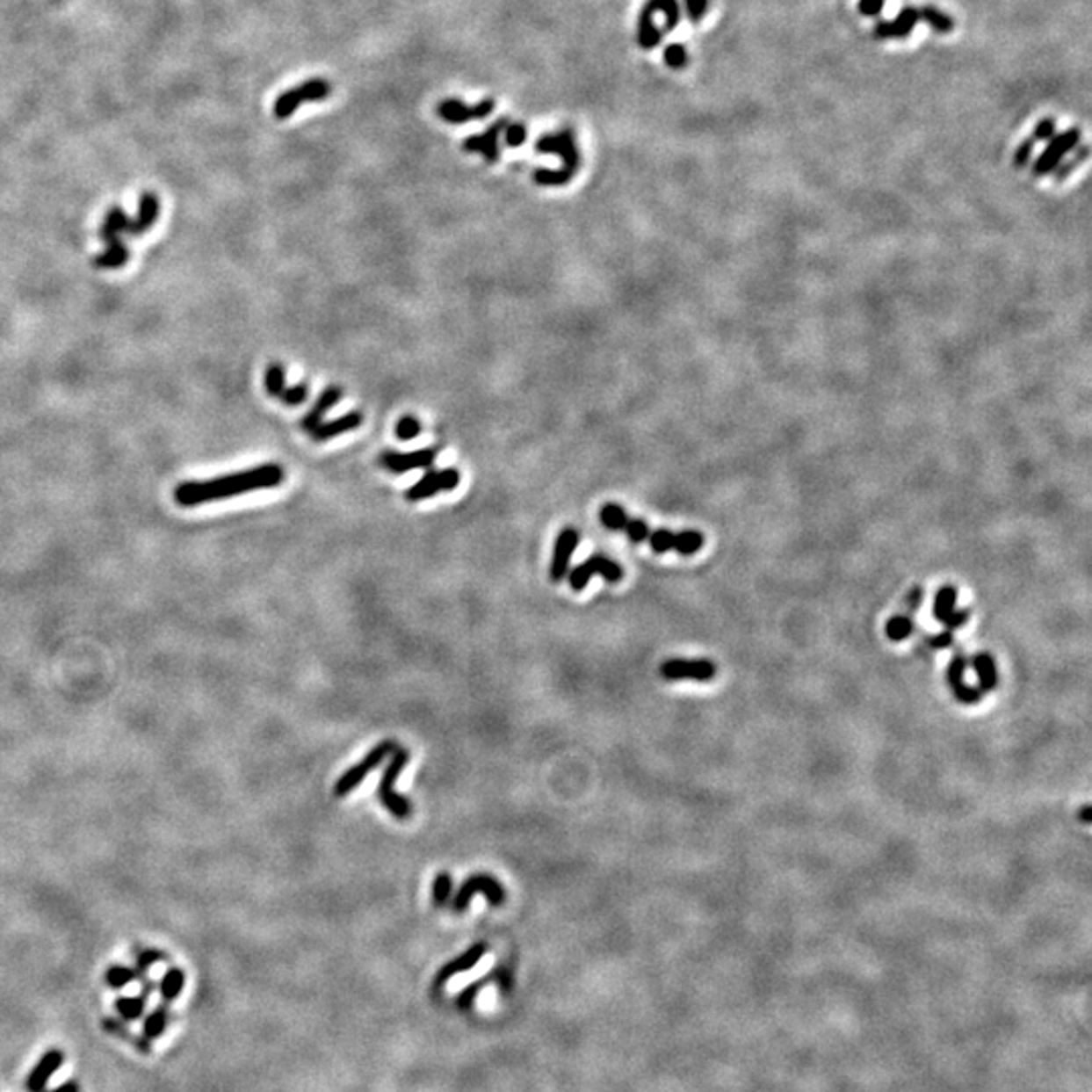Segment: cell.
Instances as JSON below:
<instances>
[{"instance_id":"obj_1","label":"cell","mask_w":1092,"mask_h":1092,"mask_svg":"<svg viewBox=\"0 0 1092 1092\" xmlns=\"http://www.w3.org/2000/svg\"><path fill=\"white\" fill-rule=\"evenodd\" d=\"M284 480L286 472L279 464H264L251 467V470L221 475V478L205 481H183V484L174 488V500H177L178 506L192 508L209 504L213 500H223L231 498V495L276 488Z\"/></svg>"},{"instance_id":"obj_2","label":"cell","mask_w":1092,"mask_h":1092,"mask_svg":"<svg viewBox=\"0 0 1092 1092\" xmlns=\"http://www.w3.org/2000/svg\"><path fill=\"white\" fill-rule=\"evenodd\" d=\"M534 150L539 154H554V156L562 158V169L559 170H548V169L534 170L532 177H534L536 184L562 186V184L571 183L575 174L579 172L581 154H579L577 142H575V136L571 130H562L559 134H548V136H542L539 142H536Z\"/></svg>"},{"instance_id":"obj_3","label":"cell","mask_w":1092,"mask_h":1092,"mask_svg":"<svg viewBox=\"0 0 1092 1092\" xmlns=\"http://www.w3.org/2000/svg\"><path fill=\"white\" fill-rule=\"evenodd\" d=\"M407 763H409V753L405 748L399 747L393 753V759L388 761L385 773L380 775L379 789H377L379 799L385 806L387 812L394 817H399V820H405V817L411 815V803H409L407 797L399 795L397 789H394V783H397L399 775L403 773Z\"/></svg>"},{"instance_id":"obj_4","label":"cell","mask_w":1092,"mask_h":1092,"mask_svg":"<svg viewBox=\"0 0 1092 1092\" xmlns=\"http://www.w3.org/2000/svg\"><path fill=\"white\" fill-rule=\"evenodd\" d=\"M399 748V745L394 741H383L374 747L371 753H368L363 761L357 763V765L348 769L343 775L338 777V781L334 783V795L336 797H346L351 792H354L360 783H363L368 775H371L374 769L380 767L385 763V759H388L394 750Z\"/></svg>"},{"instance_id":"obj_5","label":"cell","mask_w":1092,"mask_h":1092,"mask_svg":"<svg viewBox=\"0 0 1092 1092\" xmlns=\"http://www.w3.org/2000/svg\"><path fill=\"white\" fill-rule=\"evenodd\" d=\"M328 93H330V83L326 79H307L306 83L292 87V90L281 93L276 99V104H273V113H276L278 119H287L300 105L322 102V99L328 98Z\"/></svg>"},{"instance_id":"obj_6","label":"cell","mask_w":1092,"mask_h":1092,"mask_svg":"<svg viewBox=\"0 0 1092 1092\" xmlns=\"http://www.w3.org/2000/svg\"><path fill=\"white\" fill-rule=\"evenodd\" d=\"M481 894L486 896V900L492 904V907H500L502 902L506 900V893L504 886L494 879L490 874H474L467 879L461 888L458 890V896L453 899V913H466L467 904H470L472 896Z\"/></svg>"},{"instance_id":"obj_7","label":"cell","mask_w":1092,"mask_h":1092,"mask_svg":"<svg viewBox=\"0 0 1092 1092\" xmlns=\"http://www.w3.org/2000/svg\"><path fill=\"white\" fill-rule=\"evenodd\" d=\"M1078 142H1081V128H1068L1067 132H1062L1060 136H1052L1046 150H1044L1034 163L1031 174H1034V177H1046V174L1054 170L1056 166L1076 148Z\"/></svg>"},{"instance_id":"obj_8","label":"cell","mask_w":1092,"mask_h":1092,"mask_svg":"<svg viewBox=\"0 0 1092 1092\" xmlns=\"http://www.w3.org/2000/svg\"><path fill=\"white\" fill-rule=\"evenodd\" d=\"M593 575H601L607 582H619L623 579V568L615 560L603 557V554H593V557H589L579 567L573 568L571 575H568V585H571L573 591H582Z\"/></svg>"},{"instance_id":"obj_9","label":"cell","mask_w":1092,"mask_h":1092,"mask_svg":"<svg viewBox=\"0 0 1092 1092\" xmlns=\"http://www.w3.org/2000/svg\"><path fill=\"white\" fill-rule=\"evenodd\" d=\"M461 480L459 472L455 467H445V470H431L427 472L423 478H421L417 484H413L409 490L405 492V498L409 502H421L427 498H433L439 492H452L458 488Z\"/></svg>"},{"instance_id":"obj_10","label":"cell","mask_w":1092,"mask_h":1092,"mask_svg":"<svg viewBox=\"0 0 1092 1092\" xmlns=\"http://www.w3.org/2000/svg\"><path fill=\"white\" fill-rule=\"evenodd\" d=\"M495 102L490 98L481 99L480 104L475 105H467L459 99H444L438 105V116L444 119L447 124H467L474 122V119H484L490 116L494 112Z\"/></svg>"},{"instance_id":"obj_11","label":"cell","mask_w":1092,"mask_h":1092,"mask_svg":"<svg viewBox=\"0 0 1092 1092\" xmlns=\"http://www.w3.org/2000/svg\"><path fill=\"white\" fill-rule=\"evenodd\" d=\"M435 459H438V450H435V447H427V450L407 452V453L385 452V453H380L379 464L391 474H407L411 470H421V467L433 466Z\"/></svg>"},{"instance_id":"obj_12","label":"cell","mask_w":1092,"mask_h":1092,"mask_svg":"<svg viewBox=\"0 0 1092 1092\" xmlns=\"http://www.w3.org/2000/svg\"><path fill=\"white\" fill-rule=\"evenodd\" d=\"M662 676L666 680H698L706 682L712 680L716 668L710 660H666L660 668Z\"/></svg>"},{"instance_id":"obj_13","label":"cell","mask_w":1092,"mask_h":1092,"mask_svg":"<svg viewBox=\"0 0 1092 1092\" xmlns=\"http://www.w3.org/2000/svg\"><path fill=\"white\" fill-rule=\"evenodd\" d=\"M63 1062H65V1052L61 1048L47 1050L45 1054L39 1058L35 1067L31 1068L29 1074H26V1081H25L26 1092L47 1090V1084H49L53 1074L63 1067Z\"/></svg>"},{"instance_id":"obj_14","label":"cell","mask_w":1092,"mask_h":1092,"mask_svg":"<svg viewBox=\"0 0 1092 1092\" xmlns=\"http://www.w3.org/2000/svg\"><path fill=\"white\" fill-rule=\"evenodd\" d=\"M508 124L506 118H500L498 122H494L490 128H488L484 134H475V136H470L464 142V150L466 152H478L481 156L486 158V163H498L500 158V136L504 132Z\"/></svg>"},{"instance_id":"obj_15","label":"cell","mask_w":1092,"mask_h":1092,"mask_svg":"<svg viewBox=\"0 0 1092 1092\" xmlns=\"http://www.w3.org/2000/svg\"><path fill=\"white\" fill-rule=\"evenodd\" d=\"M577 545H579V532L575 531V528H562L560 534L557 536V542H554V551H553V562H551L553 581H560L568 573V565H571V557Z\"/></svg>"},{"instance_id":"obj_16","label":"cell","mask_w":1092,"mask_h":1092,"mask_svg":"<svg viewBox=\"0 0 1092 1092\" xmlns=\"http://www.w3.org/2000/svg\"><path fill=\"white\" fill-rule=\"evenodd\" d=\"M158 219H160L158 194L152 191H144L142 194H140V200H138L136 219H130V225H128V229H126V233L134 237L144 235V233H148L152 227L156 225Z\"/></svg>"},{"instance_id":"obj_17","label":"cell","mask_w":1092,"mask_h":1092,"mask_svg":"<svg viewBox=\"0 0 1092 1092\" xmlns=\"http://www.w3.org/2000/svg\"><path fill=\"white\" fill-rule=\"evenodd\" d=\"M486 953H488V944L486 943L472 944L470 949L464 951V953H461L459 957H455V959H452L450 963H445L444 967L438 971V975H435V986H438V987L444 986V983L450 981L452 977L459 975V973H466V971H470L472 967H475V965L481 961V957H484Z\"/></svg>"},{"instance_id":"obj_18","label":"cell","mask_w":1092,"mask_h":1092,"mask_svg":"<svg viewBox=\"0 0 1092 1092\" xmlns=\"http://www.w3.org/2000/svg\"><path fill=\"white\" fill-rule=\"evenodd\" d=\"M921 21V12L915 6H907L899 12V17L894 21H879L874 26V37L876 39H904L908 37L913 29L916 26V23Z\"/></svg>"},{"instance_id":"obj_19","label":"cell","mask_w":1092,"mask_h":1092,"mask_svg":"<svg viewBox=\"0 0 1092 1092\" xmlns=\"http://www.w3.org/2000/svg\"><path fill=\"white\" fill-rule=\"evenodd\" d=\"M965 669H967V660L963 655H957V658L951 662L947 668V682L949 686L953 688L955 698L963 702V705H975L983 698V692L980 688H971L963 682L965 678Z\"/></svg>"},{"instance_id":"obj_20","label":"cell","mask_w":1092,"mask_h":1092,"mask_svg":"<svg viewBox=\"0 0 1092 1092\" xmlns=\"http://www.w3.org/2000/svg\"><path fill=\"white\" fill-rule=\"evenodd\" d=\"M340 399H343V388H340V387H328V388H324L320 397L316 399V403H314V407L304 415V417H301L300 427L304 429L306 433H312L314 429H316L322 423V421H324V415L330 411V409H334V407L340 403Z\"/></svg>"},{"instance_id":"obj_21","label":"cell","mask_w":1092,"mask_h":1092,"mask_svg":"<svg viewBox=\"0 0 1092 1092\" xmlns=\"http://www.w3.org/2000/svg\"><path fill=\"white\" fill-rule=\"evenodd\" d=\"M360 425H363V415H360L358 411H351L334 421H322V423L314 429L310 435L314 441L322 444V441H330L334 438H338V435L354 431V429H358Z\"/></svg>"},{"instance_id":"obj_22","label":"cell","mask_w":1092,"mask_h":1092,"mask_svg":"<svg viewBox=\"0 0 1092 1092\" xmlns=\"http://www.w3.org/2000/svg\"><path fill=\"white\" fill-rule=\"evenodd\" d=\"M102 1028L107 1031V1034L118 1038V1040H124L128 1046H132L134 1050H138L140 1054H150L152 1052V1042L146 1040L142 1034H136L128 1028V1023L119 1017H104L102 1020Z\"/></svg>"},{"instance_id":"obj_23","label":"cell","mask_w":1092,"mask_h":1092,"mask_svg":"<svg viewBox=\"0 0 1092 1092\" xmlns=\"http://www.w3.org/2000/svg\"><path fill=\"white\" fill-rule=\"evenodd\" d=\"M128 259H130L128 245H126L122 239H113L107 243V247L102 253H98V256L93 257V265H96L98 270H119V267H124L126 264H128Z\"/></svg>"},{"instance_id":"obj_24","label":"cell","mask_w":1092,"mask_h":1092,"mask_svg":"<svg viewBox=\"0 0 1092 1092\" xmlns=\"http://www.w3.org/2000/svg\"><path fill=\"white\" fill-rule=\"evenodd\" d=\"M128 225H130L128 214H126V211L122 209V206L113 205L112 209L105 213L104 223H102V227H99V239L105 241V243H110V241L118 239L119 233H126V229H128Z\"/></svg>"},{"instance_id":"obj_25","label":"cell","mask_w":1092,"mask_h":1092,"mask_svg":"<svg viewBox=\"0 0 1092 1092\" xmlns=\"http://www.w3.org/2000/svg\"><path fill=\"white\" fill-rule=\"evenodd\" d=\"M654 12H649L647 9H641L640 18H638V43L641 49H655L662 43V37L664 33L658 29V25L654 21Z\"/></svg>"},{"instance_id":"obj_26","label":"cell","mask_w":1092,"mask_h":1092,"mask_svg":"<svg viewBox=\"0 0 1092 1092\" xmlns=\"http://www.w3.org/2000/svg\"><path fill=\"white\" fill-rule=\"evenodd\" d=\"M170 1022V1011L166 1006H160L156 1009H152L148 1016L142 1020V1036L148 1042H156L160 1038L164 1036L166 1028H169Z\"/></svg>"},{"instance_id":"obj_27","label":"cell","mask_w":1092,"mask_h":1092,"mask_svg":"<svg viewBox=\"0 0 1092 1092\" xmlns=\"http://www.w3.org/2000/svg\"><path fill=\"white\" fill-rule=\"evenodd\" d=\"M146 1002H148V997H146L144 994L118 997L116 1011H118L119 1020H124L126 1023H134V1022L142 1020L144 1011H146Z\"/></svg>"},{"instance_id":"obj_28","label":"cell","mask_w":1092,"mask_h":1092,"mask_svg":"<svg viewBox=\"0 0 1092 1092\" xmlns=\"http://www.w3.org/2000/svg\"><path fill=\"white\" fill-rule=\"evenodd\" d=\"M184 981H186V975L183 969L169 967V971H166L164 977L158 983V991H160V997H163V1002L172 1003L174 1000H177V997L183 994Z\"/></svg>"},{"instance_id":"obj_29","label":"cell","mask_w":1092,"mask_h":1092,"mask_svg":"<svg viewBox=\"0 0 1092 1092\" xmlns=\"http://www.w3.org/2000/svg\"><path fill=\"white\" fill-rule=\"evenodd\" d=\"M971 666H973V669L977 672V678H980V686L977 688H980L983 694L997 686V669L989 654L975 655L973 662H971Z\"/></svg>"},{"instance_id":"obj_30","label":"cell","mask_w":1092,"mask_h":1092,"mask_svg":"<svg viewBox=\"0 0 1092 1092\" xmlns=\"http://www.w3.org/2000/svg\"><path fill=\"white\" fill-rule=\"evenodd\" d=\"M138 980H140L138 971L134 967H126V965H112L104 975L105 986L116 991L128 987L132 981H138Z\"/></svg>"},{"instance_id":"obj_31","label":"cell","mask_w":1092,"mask_h":1092,"mask_svg":"<svg viewBox=\"0 0 1092 1092\" xmlns=\"http://www.w3.org/2000/svg\"><path fill=\"white\" fill-rule=\"evenodd\" d=\"M264 387L270 397L279 399L281 393L286 391L287 387V379H286V366L279 363H271L267 365L265 374H264Z\"/></svg>"},{"instance_id":"obj_32","label":"cell","mask_w":1092,"mask_h":1092,"mask_svg":"<svg viewBox=\"0 0 1092 1092\" xmlns=\"http://www.w3.org/2000/svg\"><path fill=\"white\" fill-rule=\"evenodd\" d=\"M643 9H647L649 12H664L666 15V31H674L676 26L680 25V4L678 0H647L643 4Z\"/></svg>"},{"instance_id":"obj_33","label":"cell","mask_w":1092,"mask_h":1092,"mask_svg":"<svg viewBox=\"0 0 1092 1092\" xmlns=\"http://www.w3.org/2000/svg\"><path fill=\"white\" fill-rule=\"evenodd\" d=\"M919 12H921V21L927 23L930 29H935L937 33H941V35H947V33L953 31V26H955L953 18H951L947 12L937 9V6L927 4V6H922Z\"/></svg>"},{"instance_id":"obj_34","label":"cell","mask_w":1092,"mask_h":1092,"mask_svg":"<svg viewBox=\"0 0 1092 1092\" xmlns=\"http://www.w3.org/2000/svg\"><path fill=\"white\" fill-rule=\"evenodd\" d=\"M705 545V536L698 531H682L674 534V551H678L682 557L696 554Z\"/></svg>"},{"instance_id":"obj_35","label":"cell","mask_w":1092,"mask_h":1092,"mask_svg":"<svg viewBox=\"0 0 1092 1092\" xmlns=\"http://www.w3.org/2000/svg\"><path fill=\"white\" fill-rule=\"evenodd\" d=\"M599 518H601V524L609 528V531H623L629 520L627 512L623 510V506L615 504V502H609V504L601 508Z\"/></svg>"},{"instance_id":"obj_36","label":"cell","mask_w":1092,"mask_h":1092,"mask_svg":"<svg viewBox=\"0 0 1092 1092\" xmlns=\"http://www.w3.org/2000/svg\"><path fill=\"white\" fill-rule=\"evenodd\" d=\"M1088 154H1090V150H1088V146H1087V144L1076 146V152L1072 154V156H1070L1068 160H1062V163L1058 164L1054 170H1052V172H1054L1056 183H1060V180L1068 178V177H1070V172H1072V170H1076L1078 166H1081V164L1084 163V160L1088 158Z\"/></svg>"},{"instance_id":"obj_37","label":"cell","mask_w":1092,"mask_h":1092,"mask_svg":"<svg viewBox=\"0 0 1092 1092\" xmlns=\"http://www.w3.org/2000/svg\"><path fill=\"white\" fill-rule=\"evenodd\" d=\"M955 603H957V591H955V589L953 587H943L941 591L937 593V599H935V607H933L935 619L937 621H943L944 618H947V615L955 609Z\"/></svg>"},{"instance_id":"obj_38","label":"cell","mask_w":1092,"mask_h":1092,"mask_svg":"<svg viewBox=\"0 0 1092 1092\" xmlns=\"http://www.w3.org/2000/svg\"><path fill=\"white\" fill-rule=\"evenodd\" d=\"M166 959H169V957H166L164 951H156V949H142V951H138V955H136V965H134V969L138 971L140 980H144L146 973H148V969L152 967V965H156V963H160V961H166Z\"/></svg>"},{"instance_id":"obj_39","label":"cell","mask_w":1092,"mask_h":1092,"mask_svg":"<svg viewBox=\"0 0 1092 1092\" xmlns=\"http://www.w3.org/2000/svg\"><path fill=\"white\" fill-rule=\"evenodd\" d=\"M910 633H913V621H910V618H907V615H894L893 619H888L886 635L893 641L907 640Z\"/></svg>"},{"instance_id":"obj_40","label":"cell","mask_w":1092,"mask_h":1092,"mask_svg":"<svg viewBox=\"0 0 1092 1092\" xmlns=\"http://www.w3.org/2000/svg\"><path fill=\"white\" fill-rule=\"evenodd\" d=\"M307 394H310V387H307V383H298V385L286 387V391L281 393L279 401L286 407H300L306 403Z\"/></svg>"},{"instance_id":"obj_41","label":"cell","mask_w":1092,"mask_h":1092,"mask_svg":"<svg viewBox=\"0 0 1092 1092\" xmlns=\"http://www.w3.org/2000/svg\"><path fill=\"white\" fill-rule=\"evenodd\" d=\"M419 433H421V423L417 417H413V415H403V417L397 421V427H394V435H397V439L401 441H411L417 438Z\"/></svg>"},{"instance_id":"obj_42","label":"cell","mask_w":1092,"mask_h":1092,"mask_svg":"<svg viewBox=\"0 0 1092 1092\" xmlns=\"http://www.w3.org/2000/svg\"><path fill=\"white\" fill-rule=\"evenodd\" d=\"M674 534L676 532L668 531V528H658V531H655V532H649L647 539H649V545H652V551L655 554H664L668 551H672V548H674Z\"/></svg>"},{"instance_id":"obj_43","label":"cell","mask_w":1092,"mask_h":1092,"mask_svg":"<svg viewBox=\"0 0 1092 1092\" xmlns=\"http://www.w3.org/2000/svg\"><path fill=\"white\" fill-rule=\"evenodd\" d=\"M452 896V876L447 872H439L433 882V902L435 907H444Z\"/></svg>"},{"instance_id":"obj_44","label":"cell","mask_w":1092,"mask_h":1092,"mask_svg":"<svg viewBox=\"0 0 1092 1092\" xmlns=\"http://www.w3.org/2000/svg\"><path fill=\"white\" fill-rule=\"evenodd\" d=\"M664 61L669 69H682V67H686L688 51L684 49V45H680V43L668 45L664 49Z\"/></svg>"},{"instance_id":"obj_45","label":"cell","mask_w":1092,"mask_h":1092,"mask_svg":"<svg viewBox=\"0 0 1092 1092\" xmlns=\"http://www.w3.org/2000/svg\"><path fill=\"white\" fill-rule=\"evenodd\" d=\"M504 138H506V144L510 146V148H520V146L526 142L528 132H526V128L522 124H510V122H508L506 128H504Z\"/></svg>"},{"instance_id":"obj_46","label":"cell","mask_w":1092,"mask_h":1092,"mask_svg":"<svg viewBox=\"0 0 1092 1092\" xmlns=\"http://www.w3.org/2000/svg\"><path fill=\"white\" fill-rule=\"evenodd\" d=\"M623 531H626L627 539L632 540V542H635V545H640V542H643L649 536V526L643 520H640V518L627 520V524H626V528H623Z\"/></svg>"},{"instance_id":"obj_47","label":"cell","mask_w":1092,"mask_h":1092,"mask_svg":"<svg viewBox=\"0 0 1092 1092\" xmlns=\"http://www.w3.org/2000/svg\"><path fill=\"white\" fill-rule=\"evenodd\" d=\"M484 986H486V981H474V983H470V986H467L458 995V1008H461V1009L470 1008L472 1003H474V1000H475V995L480 994L481 987H484Z\"/></svg>"},{"instance_id":"obj_48","label":"cell","mask_w":1092,"mask_h":1092,"mask_svg":"<svg viewBox=\"0 0 1092 1092\" xmlns=\"http://www.w3.org/2000/svg\"><path fill=\"white\" fill-rule=\"evenodd\" d=\"M1031 152H1034V140H1031V138L1030 140H1023V142L1017 146L1016 152H1014V166H1016V169H1023V166H1028L1030 158H1031Z\"/></svg>"},{"instance_id":"obj_49","label":"cell","mask_w":1092,"mask_h":1092,"mask_svg":"<svg viewBox=\"0 0 1092 1092\" xmlns=\"http://www.w3.org/2000/svg\"><path fill=\"white\" fill-rule=\"evenodd\" d=\"M1056 132V122L1052 118H1044L1038 122V126L1034 128V142H1046Z\"/></svg>"},{"instance_id":"obj_50","label":"cell","mask_w":1092,"mask_h":1092,"mask_svg":"<svg viewBox=\"0 0 1092 1092\" xmlns=\"http://www.w3.org/2000/svg\"><path fill=\"white\" fill-rule=\"evenodd\" d=\"M684 6L690 21L700 23L708 11V0H684Z\"/></svg>"},{"instance_id":"obj_51","label":"cell","mask_w":1092,"mask_h":1092,"mask_svg":"<svg viewBox=\"0 0 1092 1092\" xmlns=\"http://www.w3.org/2000/svg\"><path fill=\"white\" fill-rule=\"evenodd\" d=\"M884 4H886V0H860L857 11H860L862 17H879L884 11Z\"/></svg>"},{"instance_id":"obj_52","label":"cell","mask_w":1092,"mask_h":1092,"mask_svg":"<svg viewBox=\"0 0 1092 1092\" xmlns=\"http://www.w3.org/2000/svg\"><path fill=\"white\" fill-rule=\"evenodd\" d=\"M967 619H969L967 609H961V611H957V609H953V611H951L941 623L944 626V629H951V632H953L955 627H961L963 623H967Z\"/></svg>"},{"instance_id":"obj_53","label":"cell","mask_w":1092,"mask_h":1092,"mask_svg":"<svg viewBox=\"0 0 1092 1092\" xmlns=\"http://www.w3.org/2000/svg\"><path fill=\"white\" fill-rule=\"evenodd\" d=\"M951 643H953V632H951V629H944V632L929 640V646L933 649H944V647H949Z\"/></svg>"},{"instance_id":"obj_54","label":"cell","mask_w":1092,"mask_h":1092,"mask_svg":"<svg viewBox=\"0 0 1092 1092\" xmlns=\"http://www.w3.org/2000/svg\"><path fill=\"white\" fill-rule=\"evenodd\" d=\"M904 603H907V607H908L910 613L916 611V609H919L921 603H922V589L921 587L910 589V593L907 595V601H904Z\"/></svg>"},{"instance_id":"obj_55","label":"cell","mask_w":1092,"mask_h":1092,"mask_svg":"<svg viewBox=\"0 0 1092 1092\" xmlns=\"http://www.w3.org/2000/svg\"><path fill=\"white\" fill-rule=\"evenodd\" d=\"M43 1092H82V1087H79L77 1081H65L59 1087L51 1088V1090H43Z\"/></svg>"},{"instance_id":"obj_56","label":"cell","mask_w":1092,"mask_h":1092,"mask_svg":"<svg viewBox=\"0 0 1092 1092\" xmlns=\"http://www.w3.org/2000/svg\"><path fill=\"white\" fill-rule=\"evenodd\" d=\"M1081 820H1082L1084 823H1090V806H1084V807H1082Z\"/></svg>"}]
</instances>
